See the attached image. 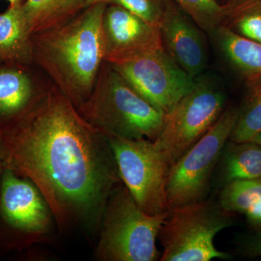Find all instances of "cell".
Listing matches in <instances>:
<instances>
[{
    "instance_id": "cb8c5ba5",
    "label": "cell",
    "mask_w": 261,
    "mask_h": 261,
    "mask_svg": "<svg viewBox=\"0 0 261 261\" xmlns=\"http://www.w3.org/2000/svg\"><path fill=\"white\" fill-rule=\"evenodd\" d=\"M247 221L255 229H261V197L245 212Z\"/></svg>"
},
{
    "instance_id": "7a4b0ae2",
    "label": "cell",
    "mask_w": 261,
    "mask_h": 261,
    "mask_svg": "<svg viewBox=\"0 0 261 261\" xmlns=\"http://www.w3.org/2000/svg\"><path fill=\"white\" fill-rule=\"evenodd\" d=\"M106 7V2L89 5L74 19L39 34V56L76 108L92 94L105 61L102 21Z\"/></svg>"
},
{
    "instance_id": "44dd1931",
    "label": "cell",
    "mask_w": 261,
    "mask_h": 261,
    "mask_svg": "<svg viewBox=\"0 0 261 261\" xmlns=\"http://www.w3.org/2000/svg\"><path fill=\"white\" fill-rule=\"evenodd\" d=\"M105 2L108 5H116L125 8L159 29L171 3L169 0H105Z\"/></svg>"
},
{
    "instance_id": "d4e9b609",
    "label": "cell",
    "mask_w": 261,
    "mask_h": 261,
    "mask_svg": "<svg viewBox=\"0 0 261 261\" xmlns=\"http://www.w3.org/2000/svg\"><path fill=\"white\" fill-rule=\"evenodd\" d=\"M5 170L4 160H3V154H2L1 147H0V178H1L3 173Z\"/></svg>"
},
{
    "instance_id": "d6986e66",
    "label": "cell",
    "mask_w": 261,
    "mask_h": 261,
    "mask_svg": "<svg viewBox=\"0 0 261 261\" xmlns=\"http://www.w3.org/2000/svg\"><path fill=\"white\" fill-rule=\"evenodd\" d=\"M260 197L261 178L236 180L225 184L218 202L227 212L245 214Z\"/></svg>"
},
{
    "instance_id": "4316f807",
    "label": "cell",
    "mask_w": 261,
    "mask_h": 261,
    "mask_svg": "<svg viewBox=\"0 0 261 261\" xmlns=\"http://www.w3.org/2000/svg\"><path fill=\"white\" fill-rule=\"evenodd\" d=\"M99 2H105V0H86V3H87V6L94 4V3H99Z\"/></svg>"
},
{
    "instance_id": "ba28073f",
    "label": "cell",
    "mask_w": 261,
    "mask_h": 261,
    "mask_svg": "<svg viewBox=\"0 0 261 261\" xmlns=\"http://www.w3.org/2000/svg\"><path fill=\"white\" fill-rule=\"evenodd\" d=\"M226 96L208 78L195 80L192 88L166 114L154 145L171 166L208 132L224 112Z\"/></svg>"
},
{
    "instance_id": "484cf974",
    "label": "cell",
    "mask_w": 261,
    "mask_h": 261,
    "mask_svg": "<svg viewBox=\"0 0 261 261\" xmlns=\"http://www.w3.org/2000/svg\"><path fill=\"white\" fill-rule=\"evenodd\" d=\"M250 141L255 142V143L258 144V145L261 146V130Z\"/></svg>"
},
{
    "instance_id": "8992f818",
    "label": "cell",
    "mask_w": 261,
    "mask_h": 261,
    "mask_svg": "<svg viewBox=\"0 0 261 261\" xmlns=\"http://www.w3.org/2000/svg\"><path fill=\"white\" fill-rule=\"evenodd\" d=\"M56 226L53 211L39 188L5 168L0 178V252H21L44 243Z\"/></svg>"
},
{
    "instance_id": "277c9868",
    "label": "cell",
    "mask_w": 261,
    "mask_h": 261,
    "mask_svg": "<svg viewBox=\"0 0 261 261\" xmlns=\"http://www.w3.org/2000/svg\"><path fill=\"white\" fill-rule=\"evenodd\" d=\"M167 212L150 216L136 202L121 182L103 213L94 256L99 261L160 260L156 241Z\"/></svg>"
},
{
    "instance_id": "30bf717a",
    "label": "cell",
    "mask_w": 261,
    "mask_h": 261,
    "mask_svg": "<svg viewBox=\"0 0 261 261\" xmlns=\"http://www.w3.org/2000/svg\"><path fill=\"white\" fill-rule=\"evenodd\" d=\"M108 64L147 102L165 114L195 84V79L173 61L164 47Z\"/></svg>"
},
{
    "instance_id": "2e32d148",
    "label": "cell",
    "mask_w": 261,
    "mask_h": 261,
    "mask_svg": "<svg viewBox=\"0 0 261 261\" xmlns=\"http://www.w3.org/2000/svg\"><path fill=\"white\" fill-rule=\"evenodd\" d=\"M28 75L21 70L0 69V121L18 116L35 99Z\"/></svg>"
},
{
    "instance_id": "3957f363",
    "label": "cell",
    "mask_w": 261,
    "mask_h": 261,
    "mask_svg": "<svg viewBox=\"0 0 261 261\" xmlns=\"http://www.w3.org/2000/svg\"><path fill=\"white\" fill-rule=\"evenodd\" d=\"M92 94L79 112L106 135L154 141L166 114L147 102L114 68H103Z\"/></svg>"
},
{
    "instance_id": "5bb4252c",
    "label": "cell",
    "mask_w": 261,
    "mask_h": 261,
    "mask_svg": "<svg viewBox=\"0 0 261 261\" xmlns=\"http://www.w3.org/2000/svg\"><path fill=\"white\" fill-rule=\"evenodd\" d=\"M222 183L261 178V146L252 141L228 140L218 163Z\"/></svg>"
},
{
    "instance_id": "e0dca14e",
    "label": "cell",
    "mask_w": 261,
    "mask_h": 261,
    "mask_svg": "<svg viewBox=\"0 0 261 261\" xmlns=\"http://www.w3.org/2000/svg\"><path fill=\"white\" fill-rule=\"evenodd\" d=\"M219 42L225 56L247 80L261 75V44L220 27Z\"/></svg>"
},
{
    "instance_id": "52a82bcc",
    "label": "cell",
    "mask_w": 261,
    "mask_h": 261,
    "mask_svg": "<svg viewBox=\"0 0 261 261\" xmlns=\"http://www.w3.org/2000/svg\"><path fill=\"white\" fill-rule=\"evenodd\" d=\"M238 116L237 108L224 110L208 132L171 165L166 183L168 210L205 200Z\"/></svg>"
},
{
    "instance_id": "603a6c76",
    "label": "cell",
    "mask_w": 261,
    "mask_h": 261,
    "mask_svg": "<svg viewBox=\"0 0 261 261\" xmlns=\"http://www.w3.org/2000/svg\"><path fill=\"white\" fill-rule=\"evenodd\" d=\"M241 251L248 257L261 256V229H255V232L247 237L240 245Z\"/></svg>"
},
{
    "instance_id": "7402d4cb",
    "label": "cell",
    "mask_w": 261,
    "mask_h": 261,
    "mask_svg": "<svg viewBox=\"0 0 261 261\" xmlns=\"http://www.w3.org/2000/svg\"><path fill=\"white\" fill-rule=\"evenodd\" d=\"M236 33L261 44V7L244 10L235 21Z\"/></svg>"
},
{
    "instance_id": "83f0119b",
    "label": "cell",
    "mask_w": 261,
    "mask_h": 261,
    "mask_svg": "<svg viewBox=\"0 0 261 261\" xmlns=\"http://www.w3.org/2000/svg\"><path fill=\"white\" fill-rule=\"evenodd\" d=\"M10 4V7L15 6V5H18L20 3V0H8Z\"/></svg>"
},
{
    "instance_id": "7c38bea8",
    "label": "cell",
    "mask_w": 261,
    "mask_h": 261,
    "mask_svg": "<svg viewBox=\"0 0 261 261\" xmlns=\"http://www.w3.org/2000/svg\"><path fill=\"white\" fill-rule=\"evenodd\" d=\"M163 47L173 61L192 78L206 66L207 54L197 27L171 2L160 27Z\"/></svg>"
},
{
    "instance_id": "4fadbf2b",
    "label": "cell",
    "mask_w": 261,
    "mask_h": 261,
    "mask_svg": "<svg viewBox=\"0 0 261 261\" xmlns=\"http://www.w3.org/2000/svg\"><path fill=\"white\" fill-rule=\"evenodd\" d=\"M84 7H87L86 0H27L21 5L31 37L66 23Z\"/></svg>"
},
{
    "instance_id": "5b68a950",
    "label": "cell",
    "mask_w": 261,
    "mask_h": 261,
    "mask_svg": "<svg viewBox=\"0 0 261 261\" xmlns=\"http://www.w3.org/2000/svg\"><path fill=\"white\" fill-rule=\"evenodd\" d=\"M233 224L232 214L219 202L203 200L170 209L158 237L163 247L160 260H229V254L216 249L214 238Z\"/></svg>"
},
{
    "instance_id": "ac0fdd59",
    "label": "cell",
    "mask_w": 261,
    "mask_h": 261,
    "mask_svg": "<svg viewBox=\"0 0 261 261\" xmlns=\"http://www.w3.org/2000/svg\"><path fill=\"white\" fill-rule=\"evenodd\" d=\"M247 93L229 140L250 141L261 130V75L247 80Z\"/></svg>"
},
{
    "instance_id": "6da1fadb",
    "label": "cell",
    "mask_w": 261,
    "mask_h": 261,
    "mask_svg": "<svg viewBox=\"0 0 261 261\" xmlns=\"http://www.w3.org/2000/svg\"><path fill=\"white\" fill-rule=\"evenodd\" d=\"M5 168L34 183L61 233H99L108 199L121 178L106 134L84 119L62 92L37 96L0 123Z\"/></svg>"
},
{
    "instance_id": "9c48e42d",
    "label": "cell",
    "mask_w": 261,
    "mask_h": 261,
    "mask_svg": "<svg viewBox=\"0 0 261 261\" xmlns=\"http://www.w3.org/2000/svg\"><path fill=\"white\" fill-rule=\"evenodd\" d=\"M106 136L121 181L140 208L150 216L167 212L166 183L171 166L153 141Z\"/></svg>"
},
{
    "instance_id": "ffe728a7",
    "label": "cell",
    "mask_w": 261,
    "mask_h": 261,
    "mask_svg": "<svg viewBox=\"0 0 261 261\" xmlns=\"http://www.w3.org/2000/svg\"><path fill=\"white\" fill-rule=\"evenodd\" d=\"M176 3L199 27L206 32L221 27L227 13L226 7L216 0H169Z\"/></svg>"
},
{
    "instance_id": "9a60e30c",
    "label": "cell",
    "mask_w": 261,
    "mask_h": 261,
    "mask_svg": "<svg viewBox=\"0 0 261 261\" xmlns=\"http://www.w3.org/2000/svg\"><path fill=\"white\" fill-rule=\"evenodd\" d=\"M30 39L20 3L0 14V58L13 62L27 61L32 51Z\"/></svg>"
},
{
    "instance_id": "8fae6325",
    "label": "cell",
    "mask_w": 261,
    "mask_h": 261,
    "mask_svg": "<svg viewBox=\"0 0 261 261\" xmlns=\"http://www.w3.org/2000/svg\"><path fill=\"white\" fill-rule=\"evenodd\" d=\"M104 61L115 63L163 47L160 29L116 5H108L102 21Z\"/></svg>"
}]
</instances>
